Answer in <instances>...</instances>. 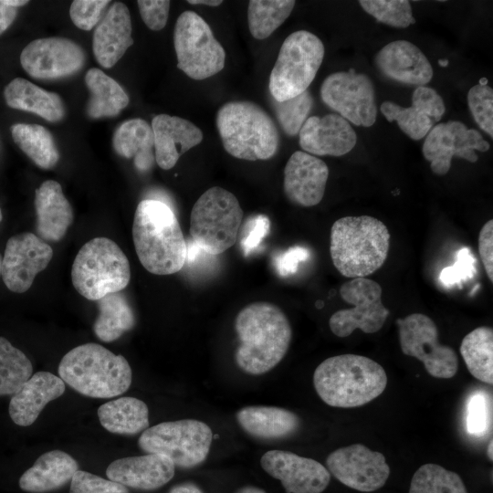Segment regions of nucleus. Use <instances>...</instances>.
Returning a JSON list of instances; mask_svg holds the SVG:
<instances>
[{"label":"nucleus","mask_w":493,"mask_h":493,"mask_svg":"<svg viewBox=\"0 0 493 493\" xmlns=\"http://www.w3.org/2000/svg\"><path fill=\"white\" fill-rule=\"evenodd\" d=\"M235 329L240 341L236 362L250 375L264 374L276 367L285 357L292 338L283 310L267 301L244 307L236 317Z\"/></svg>","instance_id":"f257e3e1"},{"label":"nucleus","mask_w":493,"mask_h":493,"mask_svg":"<svg viewBox=\"0 0 493 493\" xmlns=\"http://www.w3.org/2000/svg\"><path fill=\"white\" fill-rule=\"evenodd\" d=\"M132 238L143 267L154 275L180 271L187 256V244L173 210L164 203L145 199L137 205Z\"/></svg>","instance_id":"f03ea898"},{"label":"nucleus","mask_w":493,"mask_h":493,"mask_svg":"<svg viewBox=\"0 0 493 493\" xmlns=\"http://www.w3.org/2000/svg\"><path fill=\"white\" fill-rule=\"evenodd\" d=\"M313 384L327 404L352 408L381 395L387 385V375L382 365L368 357L341 354L330 357L318 365Z\"/></svg>","instance_id":"7ed1b4c3"},{"label":"nucleus","mask_w":493,"mask_h":493,"mask_svg":"<svg viewBox=\"0 0 493 493\" xmlns=\"http://www.w3.org/2000/svg\"><path fill=\"white\" fill-rule=\"evenodd\" d=\"M389 246L387 226L373 216H344L330 228V257L346 278H365L374 273L385 262Z\"/></svg>","instance_id":"20e7f679"},{"label":"nucleus","mask_w":493,"mask_h":493,"mask_svg":"<svg viewBox=\"0 0 493 493\" xmlns=\"http://www.w3.org/2000/svg\"><path fill=\"white\" fill-rule=\"evenodd\" d=\"M62 381L78 393L93 398H110L125 393L131 369L122 355L97 343H85L66 353L58 365Z\"/></svg>","instance_id":"39448f33"},{"label":"nucleus","mask_w":493,"mask_h":493,"mask_svg":"<svg viewBox=\"0 0 493 493\" xmlns=\"http://www.w3.org/2000/svg\"><path fill=\"white\" fill-rule=\"evenodd\" d=\"M215 122L224 149L235 158L268 160L278 150V128L268 113L255 102H226L218 110Z\"/></svg>","instance_id":"423d86ee"},{"label":"nucleus","mask_w":493,"mask_h":493,"mask_svg":"<svg viewBox=\"0 0 493 493\" xmlns=\"http://www.w3.org/2000/svg\"><path fill=\"white\" fill-rule=\"evenodd\" d=\"M71 279L82 297L99 300L128 286L130 263L114 241L108 237H95L79 250L72 265Z\"/></svg>","instance_id":"0eeeda50"},{"label":"nucleus","mask_w":493,"mask_h":493,"mask_svg":"<svg viewBox=\"0 0 493 493\" xmlns=\"http://www.w3.org/2000/svg\"><path fill=\"white\" fill-rule=\"evenodd\" d=\"M239 201L231 192L213 186L194 203L190 215V235L197 247L218 255L237 240L243 219Z\"/></svg>","instance_id":"6e6552de"},{"label":"nucleus","mask_w":493,"mask_h":493,"mask_svg":"<svg viewBox=\"0 0 493 493\" xmlns=\"http://www.w3.org/2000/svg\"><path fill=\"white\" fill-rule=\"evenodd\" d=\"M325 48L313 33L299 30L284 40L270 72L268 89L283 101L306 91L322 63Z\"/></svg>","instance_id":"1a4fd4ad"},{"label":"nucleus","mask_w":493,"mask_h":493,"mask_svg":"<svg viewBox=\"0 0 493 493\" xmlns=\"http://www.w3.org/2000/svg\"><path fill=\"white\" fill-rule=\"evenodd\" d=\"M177 68L190 79L202 80L219 73L225 67L226 51L210 26L194 11H184L173 30Z\"/></svg>","instance_id":"9d476101"},{"label":"nucleus","mask_w":493,"mask_h":493,"mask_svg":"<svg viewBox=\"0 0 493 493\" xmlns=\"http://www.w3.org/2000/svg\"><path fill=\"white\" fill-rule=\"evenodd\" d=\"M212 438V430L205 423L183 419L148 427L141 435L138 444L147 453L167 456L174 466L192 468L205 460Z\"/></svg>","instance_id":"9b49d317"},{"label":"nucleus","mask_w":493,"mask_h":493,"mask_svg":"<svg viewBox=\"0 0 493 493\" xmlns=\"http://www.w3.org/2000/svg\"><path fill=\"white\" fill-rule=\"evenodd\" d=\"M340 294L353 307L340 309L330 316L329 326L334 335L344 338L356 329L365 333L381 330L389 310L382 302V288L378 282L367 278H355L341 286Z\"/></svg>","instance_id":"f8f14e48"},{"label":"nucleus","mask_w":493,"mask_h":493,"mask_svg":"<svg viewBox=\"0 0 493 493\" xmlns=\"http://www.w3.org/2000/svg\"><path fill=\"white\" fill-rule=\"evenodd\" d=\"M402 351L421 361L427 372L435 378L449 379L458 370V357L449 346L438 341L434 320L422 313H413L396 321Z\"/></svg>","instance_id":"ddd939ff"},{"label":"nucleus","mask_w":493,"mask_h":493,"mask_svg":"<svg viewBox=\"0 0 493 493\" xmlns=\"http://www.w3.org/2000/svg\"><path fill=\"white\" fill-rule=\"evenodd\" d=\"M320 98L329 108L356 126L370 127L376 121L372 82L353 68L329 75L321 84Z\"/></svg>","instance_id":"4468645a"},{"label":"nucleus","mask_w":493,"mask_h":493,"mask_svg":"<svg viewBox=\"0 0 493 493\" xmlns=\"http://www.w3.org/2000/svg\"><path fill=\"white\" fill-rule=\"evenodd\" d=\"M489 143L474 129H467L460 121H449L433 127L423 144V155L430 162L432 172L445 175L451 167L454 156L470 163L477 161L475 151L487 152Z\"/></svg>","instance_id":"2eb2a0df"},{"label":"nucleus","mask_w":493,"mask_h":493,"mask_svg":"<svg viewBox=\"0 0 493 493\" xmlns=\"http://www.w3.org/2000/svg\"><path fill=\"white\" fill-rule=\"evenodd\" d=\"M326 465L341 483L362 492L383 488L390 475L384 456L362 444L336 449L327 457Z\"/></svg>","instance_id":"dca6fc26"},{"label":"nucleus","mask_w":493,"mask_h":493,"mask_svg":"<svg viewBox=\"0 0 493 493\" xmlns=\"http://www.w3.org/2000/svg\"><path fill=\"white\" fill-rule=\"evenodd\" d=\"M82 47L64 37L31 41L20 55L24 70L34 79H57L75 74L85 64Z\"/></svg>","instance_id":"f3484780"},{"label":"nucleus","mask_w":493,"mask_h":493,"mask_svg":"<svg viewBox=\"0 0 493 493\" xmlns=\"http://www.w3.org/2000/svg\"><path fill=\"white\" fill-rule=\"evenodd\" d=\"M52 257V247L37 235L24 232L11 236L2 258L4 283L13 292H26Z\"/></svg>","instance_id":"a211bd4d"},{"label":"nucleus","mask_w":493,"mask_h":493,"mask_svg":"<svg viewBox=\"0 0 493 493\" xmlns=\"http://www.w3.org/2000/svg\"><path fill=\"white\" fill-rule=\"evenodd\" d=\"M260 464L281 482L286 493H321L330 481V473L320 462L288 451H267Z\"/></svg>","instance_id":"6ab92c4d"},{"label":"nucleus","mask_w":493,"mask_h":493,"mask_svg":"<svg viewBox=\"0 0 493 493\" xmlns=\"http://www.w3.org/2000/svg\"><path fill=\"white\" fill-rule=\"evenodd\" d=\"M329 177V168L320 158L297 151L284 168L283 190L293 204L309 207L323 198Z\"/></svg>","instance_id":"aec40b11"},{"label":"nucleus","mask_w":493,"mask_h":493,"mask_svg":"<svg viewBox=\"0 0 493 493\" xmlns=\"http://www.w3.org/2000/svg\"><path fill=\"white\" fill-rule=\"evenodd\" d=\"M299 136V145L305 152L319 156L344 155L354 148L357 142L349 121L338 114L308 118Z\"/></svg>","instance_id":"412c9836"},{"label":"nucleus","mask_w":493,"mask_h":493,"mask_svg":"<svg viewBox=\"0 0 493 493\" xmlns=\"http://www.w3.org/2000/svg\"><path fill=\"white\" fill-rule=\"evenodd\" d=\"M174 470V464L167 456L147 453L114 460L107 467L106 475L110 480L126 488L154 490L167 484Z\"/></svg>","instance_id":"4be33fe9"},{"label":"nucleus","mask_w":493,"mask_h":493,"mask_svg":"<svg viewBox=\"0 0 493 493\" xmlns=\"http://www.w3.org/2000/svg\"><path fill=\"white\" fill-rule=\"evenodd\" d=\"M154 138L155 162L163 170L173 168L179 158L204 139L202 131L188 120L158 114L151 125Z\"/></svg>","instance_id":"5701e85b"},{"label":"nucleus","mask_w":493,"mask_h":493,"mask_svg":"<svg viewBox=\"0 0 493 493\" xmlns=\"http://www.w3.org/2000/svg\"><path fill=\"white\" fill-rule=\"evenodd\" d=\"M375 62L385 77L404 84L425 86L433 78V68L425 55L406 40L384 46L377 53Z\"/></svg>","instance_id":"b1692460"},{"label":"nucleus","mask_w":493,"mask_h":493,"mask_svg":"<svg viewBox=\"0 0 493 493\" xmlns=\"http://www.w3.org/2000/svg\"><path fill=\"white\" fill-rule=\"evenodd\" d=\"M131 32L128 7L123 3H114L93 34V53L101 67L110 68L123 57L133 45Z\"/></svg>","instance_id":"393cba45"},{"label":"nucleus","mask_w":493,"mask_h":493,"mask_svg":"<svg viewBox=\"0 0 493 493\" xmlns=\"http://www.w3.org/2000/svg\"><path fill=\"white\" fill-rule=\"evenodd\" d=\"M65 392V383L48 372H37L15 393L9 403V415L20 426L32 425L43 408Z\"/></svg>","instance_id":"a878e982"},{"label":"nucleus","mask_w":493,"mask_h":493,"mask_svg":"<svg viewBox=\"0 0 493 493\" xmlns=\"http://www.w3.org/2000/svg\"><path fill=\"white\" fill-rule=\"evenodd\" d=\"M37 233L47 241H59L73 222L72 207L65 197L61 185L47 180L35 191Z\"/></svg>","instance_id":"bb28decb"},{"label":"nucleus","mask_w":493,"mask_h":493,"mask_svg":"<svg viewBox=\"0 0 493 493\" xmlns=\"http://www.w3.org/2000/svg\"><path fill=\"white\" fill-rule=\"evenodd\" d=\"M236 420L246 433L266 440L288 437L300 426V419L296 414L276 406L243 407L236 413Z\"/></svg>","instance_id":"cd10ccee"},{"label":"nucleus","mask_w":493,"mask_h":493,"mask_svg":"<svg viewBox=\"0 0 493 493\" xmlns=\"http://www.w3.org/2000/svg\"><path fill=\"white\" fill-rule=\"evenodd\" d=\"M78 468L77 461L66 452L48 451L21 476L19 487L31 493L52 491L70 481Z\"/></svg>","instance_id":"c85d7f7f"},{"label":"nucleus","mask_w":493,"mask_h":493,"mask_svg":"<svg viewBox=\"0 0 493 493\" xmlns=\"http://www.w3.org/2000/svg\"><path fill=\"white\" fill-rule=\"evenodd\" d=\"M6 104L16 110H25L56 122L65 115L61 98L55 92L41 89L23 78H16L4 89Z\"/></svg>","instance_id":"c756f323"},{"label":"nucleus","mask_w":493,"mask_h":493,"mask_svg":"<svg viewBox=\"0 0 493 493\" xmlns=\"http://www.w3.org/2000/svg\"><path fill=\"white\" fill-rule=\"evenodd\" d=\"M114 151L121 157L133 159L141 172L150 170L155 161L154 138L151 125L136 118L122 122L112 138Z\"/></svg>","instance_id":"7c9ffc66"},{"label":"nucleus","mask_w":493,"mask_h":493,"mask_svg":"<svg viewBox=\"0 0 493 493\" xmlns=\"http://www.w3.org/2000/svg\"><path fill=\"white\" fill-rule=\"evenodd\" d=\"M98 416L109 432L135 435L149 427V410L146 404L134 397H121L100 405Z\"/></svg>","instance_id":"2f4dec72"},{"label":"nucleus","mask_w":493,"mask_h":493,"mask_svg":"<svg viewBox=\"0 0 493 493\" xmlns=\"http://www.w3.org/2000/svg\"><path fill=\"white\" fill-rule=\"evenodd\" d=\"M85 83L90 98L87 114L92 119L117 116L129 104V97L121 86L102 70L93 68L87 71Z\"/></svg>","instance_id":"473e14b6"},{"label":"nucleus","mask_w":493,"mask_h":493,"mask_svg":"<svg viewBox=\"0 0 493 493\" xmlns=\"http://www.w3.org/2000/svg\"><path fill=\"white\" fill-rule=\"evenodd\" d=\"M98 308L100 312L94 322L93 330L96 336L105 342L116 341L135 325L134 312L121 291L108 294L99 299Z\"/></svg>","instance_id":"72a5a7b5"},{"label":"nucleus","mask_w":493,"mask_h":493,"mask_svg":"<svg viewBox=\"0 0 493 493\" xmlns=\"http://www.w3.org/2000/svg\"><path fill=\"white\" fill-rule=\"evenodd\" d=\"M469 372L477 380L493 383V330L481 326L467 333L459 348Z\"/></svg>","instance_id":"f704fd0d"},{"label":"nucleus","mask_w":493,"mask_h":493,"mask_svg":"<svg viewBox=\"0 0 493 493\" xmlns=\"http://www.w3.org/2000/svg\"><path fill=\"white\" fill-rule=\"evenodd\" d=\"M16 145L38 167L51 169L59 160V152L52 134L38 124L16 123L11 127Z\"/></svg>","instance_id":"c9c22d12"},{"label":"nucleus","mask_w":493,"mask_h":493,"mask_svg":"<svg viewBox=\"0 0 493 493\" xmlns=\"http://www.w3.org/2000/svg\"><path fill=\"white\" fill-rule=\"evenodd\" d=\"M296 2L292 0H251L247 5V23L252 37L267 38L290 16Z\"/></svg>","instance_id":"e433bc0d"},{"label":"nucleus","mask_w":493,"mask_h":493,"mask_svg":"<svg viewBox=\"0 0 493 493\" xmlns=\"http://www.w3.org/2000/svg\"><path fill=\"white\" fill-rule=\"evenodd\" d=\"M32 372L33 366L26 355L0 337V396L13 395Z\"/></svg>","instance_id":"4c0bfd02"},{"label":"nucleus","mask_w":493,"mask_h":493,"mask_svg":"<svg viewBox=\"0 0 493 493\" xmlns=\"http://www.w3.org/2000/svg\"><path fill=\"white\" fill-rule=\"evenodd\" d=\"M408 493H467L461 477L436 464H425L414 474Z\"/></svg>","instance_id":"58836bf2"},{"label":"nucleus","mask_w":493,"mask_h":493,"mask_svg":"<svg viewBox=\"0 0 493 493\" xmlns=\"http://www.w3.org/2000/svg\"><path fill=\"white\" fill-rule=\"evenodd\" d=\"M380 110L388 121H396L399 128L413 140H421L433 128L434 121L414 107H403L383 101Z\"/></svg>","instance_id":"ea45409f"},{"label":"nucleus","mask_w":493,"mask_h":493,"mask_svg":"<svg viewBox=\"0 0 493 493\" xmlns=\"http://www.w3.org/2000/svg\"><path fill=\"white\" fill-rule=\"evenodd\" d=\"M362 9L377 21L397 28H405L415 23L409 1L361 0Z\"/></svg>","instance_id":"a19ab883"},{"label":"nucleus","mask_w":493,"mask_h":493,"mask_svg":"<svg viewBox=\"0 0 493 493\" xmlns=\"http://www.w3.org/2000/svg\"><path fill=\"white\" fill-rule=\"evenodd\" d=\"M312 105L313 99L308 90L283 101L274 100L278 121L286 134L295 136L299 132Z\"/></svg>","instance_id":"79ce46f5"},{"label":"nucleus","mask_w":493,"mask_h":493,"mask_svg":"<svg viewBox=\"0 0 493 493\" xmlns=\"http://www.w3.org/2000/svg\"><path fill=\"white\" fill-rule=\"evenodd\" d=\"M492 425V400L484 391L474 392L467 402V431L475 436L486 435Z\"/></svg>","instance_id":"37998d69"},{"label":"nucleus","mask_w":493,"mask_h":493,"mask_svg":"<svg viewBox=\"0 0 493 493\" xmlns=\"http://www.w3.org/2000/svg\"><path fill=\"white\" fill-rule=\"evenodd\" d=\"M470 112L478 127L493 137V90L488 85L473 86L467 93Z\"/></svg>","instance_id":"c03bdc74"},{"label":"nucleus","mask_w":493,"mask_h":493,"mask_svg":"<svg viewBox=\"0 0 493 493\" xmlns=\"http://www.w3.org/2000/svg\"><path fill=\"white\" fill-rule=\"evenodd\" d=\"M69 493H129L126 487L92 473L77 470L70 480Z\"/></svg>","instance_id":"a18cd8bd"},{"label":"nucleus","mask_w":493,"mask_h":493,"mask_svg":"<svg viewBox=\"0 0 493 493\" xmlns=\"http://www.w3.org/2000/svg\"><path fill=\"white\" fill-rule=\"evenodd\" d=\"M110 1L76 0L69 8V16L74 25L82 30H91L100 21L104 8Z\"/></svg>","instance_id":"49530a36"},{"label":"nucleus","mask_w":493,"mask_h":493,"mask_svg":"<svg viewBox=\"0 0 493 493\" xmlns=\"http://www.w3.org/2000/svg\"><path fill=\"white\" fill-rule=\"evenodd\" d=\"M412 106L428 116L434 122L441 120L446 106L441 96L432 88L417 87L412 96Z\"/></svg>","instance_id":"de8ad7c7"},{"label":"nucleus","mask_w":493,"mask_h":493,"mask_svg":"<svg viewBox=\"0 0 493 493\" xmlns=\"http://www.w3.org/2000/svg\"><path fill=\"white\" fill-rule=\"evenodd\" d=\"M139 11L144 24L153 31L162 30L168 19L170 1L167 0H139Z\"/></svg>","instance_id":"09e8293b"},{"label":"nucleus","mask_w":493,"mask_h":493,"mask_svg":"<svg viewBox=\"0 0 493 493\" xmlns=\"http://www.w3.org/2000/svg\"><path fill=\"white\" fill-rule=\"evenodd\" d=\"M270 222L264 215H256L248 219L245 226V234L240 246L245 256L252 253L268 234Z\"/></svg>","instance_id":"8fccbe9b"},{"label":"nucleus","mask_w":493,"mask_h":493,"mask_svg":"<svg viewBox=\"0 0 493 493\" xmlns=\"http://www.w3.org/2000/svg\"><path fill=\"white\" fill-rule=\"evenodd\" d=\"M475 260L468 249L464 248L457 254V260L454 266L444 268L440 274V280L447 287L459 283L463 279L473 277L475 273Z\"/></svg>","instance_id":"3c124183"},{"label":"nucleus","mask_w":493,"mask_h":493,"mask_svg":"<svg viewBox=\"0 0 493 493\" xmlns=\"http://www.w3.org/2000/svg\"><path fill=\"white\" fill-rule=\"evenodd\" d=\"M478 251L488 279L493 281V220L484 224L478 236Z\"/></svg>","instance_id":"603ef678"},{"label":"nucleus","mask_w":493,"mask_h":493,"mask_svg":"<svg viewBox=\"0 0 493 493\" xmlns=\"http://www.w3.org/2000/svg\"><path fill=\"white\" fill-rule=\"evenodd\" d=\"M309 257V251L302 246H293L278 256L275 259V266L280 276H288L296 272L300 261H304Z\"/></svg>","instance_id":"864d4df0"},{"label":"nucleus","mask_w":493,"mask_h":493,"mask_svg":"<svg viewBox=\"0 0 493 493\" xmlns=\"http://www.w3.org/2000/svg\"><path fill=\"white\" fill-rule=\"evenodd\" d=\"M16 14L17 8L8 5L5 0H0V35L11 26Z\"/></svg>","instance_id":"5fc2aeb1"},{"label":"nucleus","mask_w":493,"mask_h":493,"mask_svg":"<svg viewBox=\"0 0 493 493\" xmlns=\"http://www.w3.org/2000/svg\"><path fill=\"white\" fill-rule=\"evenodd\" d=\"M169 493H203V491L197 485L186 482L173 487Z\"/></svg>","instance_id":"6e6d98bb"},{"label":"nucleus","mask_w":493,"mask_h":493,"mask_svg":"<svg viewBox=\"0 0 493 493\" xmlns=\"http://www.w3.org/2000/svg\"><path fill=\"white\" fill-rule=\"evenodd\" d=\"M187 2L191 5H202L207 6H218L223 3L222 0H188Z\"/></svg>","instance_id":"4d7b16f0"},{"label":"nucleus","mask_w":493,"mask_h":493,"mask_svg":"<svg viewBox=\"0 0 493 493\" xmlns=\"http://www.w3.org/2000/svg\"><path fill=\"white\" fill-rule=\"evenodd\" d=\"M236 493H266L262 488L254 487V486H246L239 488Z\"/></svg>","instance_id":"13d9d810"},{"label":"nucleus","mask_w":493,"mask_h":493,"mask_svg":"<svg viewBox=\"0 0 493 493\" xmlns=\"http://www.w3.org/2000/svg\"><path fill=\"white\" fill-rule=\"evenodd\" d=\"M5 3L15 8L18 6H23L28 3V1H17V0H5Z\"/></svg>","instance_id":"bf43d9fd"},{"label":"nucleus","mask_w":493,"mask_h":493,"mask_svg":"<svg viewBox=\"0 0 493 493\" xmlns=\"http://www.w3.org/2000/svg\"><path fill=\"white\" fill-rule=\"evenodd\" d=\"M492 438L489 440V443L488 445V456L490 460L493 458V453H492Z\"/></svg>","instance_id":"052dcab7"},{"label":"nucleus","mask_w":493,"mask_h":493,"mask_svg":"<svg viewBox=\"0 0 493 493\" xmlns=\"http://www.w3.org/2000/svg\"><path fill=\"white\" fill-rule=\"evenodd\" d=\"M438 64L441 67H446L448 65V60L447 59H439Z\"/></svg>","instance_id":"680f3d73"},{"label":"nucleus","mask_w":493,"mask_h":493,"mask_svg":"<svg viewBox=\"0 0 493 493\" xmlns=\"http://www.w3.org/2000/svg\"><path fill=\"white\" fill-rule=\"evenodd\" d=\"M487 83H488V79H487L486 78L480 79L479 84H481V85H487Z\"/></svg>","instance_id":"e2e57ef3"},{"label":"nucleus","mask_w":493,"mask_h":493,"mask_svg":"<svg viewBox=\"0 0 493 493\" xmlns=\"http://www.w3.org/2000/svg\"><path fill=\"white\" fill-rule=\"evenodd\" d=\"M2 256L0 255V275H1V271H2Z\"/></svg>","instance_id":"0e129e2a"},{"label":"nucleus","mask_w":493,"mask_h":493,"mask_svg":"<svg viewBox=\"0 0 493 493\" xmlns=\"http://www.w3.org/2000/svg\"><path fill=\"white\" fill-rule=\"evenodd\" d=\"M2 218H3V215H2V211L0 209V222L2 221Z\"/></svg>","instance_id":"69168bd1"}]
</instances>
